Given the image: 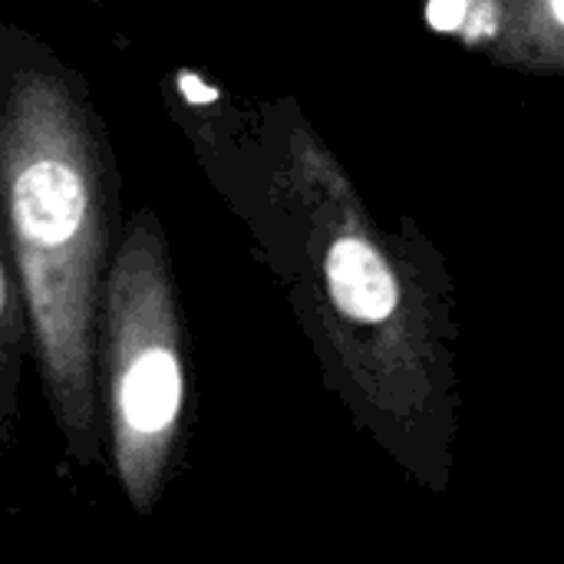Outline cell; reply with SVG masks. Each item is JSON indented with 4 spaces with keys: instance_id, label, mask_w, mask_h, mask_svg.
Returning a JSON list of instances; mask_svg holds the SVG:
<instances>
[{
    "instance_id": "2",
    "label": "cell",
    "mask_w": 564,
    "mask_h": 564,
    "mask_svg": "<svg viewBox=\"0 0 564 564\" xmlns=\"http://www.w3.org/2000/svg\"><path fill=\"white\" fill-rule=\"evenodd\" d=\"M288 182L311 212L307 291L324 311L330 350L354 377L357 400L387 416L426 413L433 393V330L410 297L406 271L383 248L347 178L314 135L288 152Z\"/></svg>"
},
{
    "instance_id": "3",
    "label": "cell",
    "mask_w": 564,
    "mask_h": 564,
    "mask_svg": "<svg viewBox=\"0 0 564 564\" xmlns=\"http://www.w3.org/2000/svg\"><path fill=\"white\" fill-rule=\"evenodd\" d=\"M185 347L162 225L139 212L112 251L96 334V380L116 479L139 516L159 502L185 426Z\"/></svg>"
},
{
    "instance_id": "5",
    "label": "cell",
    "mask_w": 564,
    "mask_h": 564,
    "mask_svg": "<svg viewBox=\"0 0 564 564\" xmlns=\"http://www.w3.org/2000/svg\"><path fill=\"white\" fill-rule=\"evenodd\" d=\"M30 354V321L23 304L20 274L10 254L7 228L0 218V426L17 413V387H20V364Z\"/></svg>"
},
{
    "instance_id": "1",
    "label": "cell",
    "mask_w": 564,
    "mask_h": 564,
    "mask_svg": "<svg viewBox=\"0 0 564 564\" xmlns=\"http://www.w3.org/2000/svg\"><path fill=\"white\" fill-rule=\"evenodd\" d=\"M116 165L83 83L53 56L0 89V218L20 274L30 354L69 459L102 456L96 334L116 251Z\"/></svg>"
},
{
    "instance_id": "6",
    "label": "cell",
    "mask_w": 564,
    "mask_h": 564,
    "mask_svg": "<svg viewBox=\"0 0 564 564\" xmlns=\"http://www.w3.org/2000/svg\"><path fill=\"white\" fill-rule=\"evenodd\" d=\"M426 23L469 46H492L499 33L496 0H426Z\"/></svg>"
},
{
    "instance_id": "4",
    "label": "cell",
    "mask_w": 564,
    "mask_h": 564,
    "mask_svg": "<svg viewBox=\"0 0 564 564\" xmlns=\"http://www.w3.org/2000/svg\"><path fill=\"white\" fill-rule=\"evenodd\" d=\"M499 33L489 53L506 66L562 69L564 0H496Z\"/></svg>"
}]
</instances>
